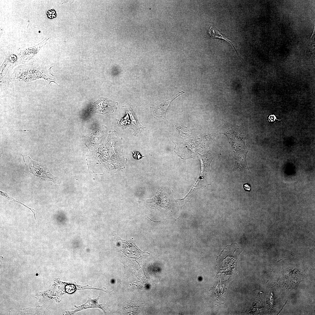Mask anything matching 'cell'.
Wrapping results in <instances>:
<instances>
[{
  "label": "cell",
  "instance_id": "6da1fadb",
  "mask_svg": "<svg viewBox=\"0 0 315 315\" xmlns=\"http://www.w3.org/2000/svg\"><path fill=\"white\" fill-rule=\"evenodd\" d=\"M48 68L46 63L38 58H34L29 61L20 65L16 67L12 74L10 81L27 82L43 79L49 82L55 83L60 86L55 81L58 76L52 74L51 68Z\"/></svg>",
  "mask_w": 315,
  "mask_h": 315
},
{
  "label": "cell",
  "instance_id": "7a4b0ae2",
  "mask_svg": "<svg viewBox=\"0 0 315 315\" xmlns=\"http://www.w3.org/2000/svg\"><path fill=\"white\" fill-rule=\"evenodd\" d=\"M22 155L26 167H29V172L34 175L41 178H48L55 183H61V181L52 175L46 167L32 160L28 155Z\"/></svg>",
  "mask_w": 315,
  "mask_h": 315
},
{
  "label": "cell",
  "instance_id": "3957f363",
  "mask_svg": "<svg viewBox=\"0 0 315 315\" xmlns=\"http://www.w3.org/2000/svg\"><path fill=\"white\" fill-rule=\"evenodd\" d=\"M118 104L117 102L107 98L102 97L94 103L92 110L94 113L102 114L113 113Z\"/></svg>",
  "mask_w": 315,
  "mask_h": 315
},
{
  "label": "cell",
  "instance_id": "277c9868",
  "mask_svg": "<svg viewBox=\"0 0 315 315\" xmlns=\"http://www.w3.org/2000/svg\"><path fill=\"white\" fill-rule=\"evenodd\" d=\"M49 38H46L41 42L33 47L19 48L20 52L18 55L22 64L34 59L41 48L46 44Z\"/></svg>",
  "mask_w": 315,
  "mask_h": 315
},
{
  "label": "cell",
  "instance_id": "5b68a950",
  "mask_svg": "<svg viewBox=\"0 0 315 315\" xmlns=\"http://www.w3.org/2000/svg\"><path fill=\"white\" fill-rule=\"evenodd\" d=\"M185 93L183 91L177 94L173 98L164 101L163 103L155 107L150 108L151 112L156 119H166V114L169 107L176 98Z\"/></svg>",
  "mask_w": 315,
  "mask_h": 315
},
{
  "label": "cell",
  "instance_id": "8992f818",
  "mask_svg": "<svg viewBox=\"0 0 315 315\" xmlns=\"http://www.w3.org/2000/svg\"><path fill=\"white\" fill-rule=\"evenodd\" d=\"M100 296H98L96 298L92 299L88 298L87 301L83 304L77 306L75 305L74 306L76 308V309L74 311H67V314L72 315L74 314L77 312L85 309L87 308L95 307L101 309L106 314L108 312V308L106 305H103L102 304L99 303L98 300Z\"/></svg>",
  "mask_w": 315,
  "mask_h": 315
},
{
  "label": "cell",
  "instance_id": "52a82bcc",
  "mask_svg": "<svg viewBox=\"0 0 315 315\" xmlns=\"http://www.w3.org/2000/svg\"><path fill=\"white\" fill-rule=\"evenodd\" d=\"M247 151L241 150L235 153V162L233 170H237L239 173L243 174L246 170L249 169L247 166L246 161V157Z\"/></svg>",
  "mask_w": 315,
  "mask_h": 315
},
{
  "label": "cell",
  "instance_id": "ba28073f",
  "mask_svg": "<svg viewBox=\"0 0 315 315\" xmlns=\"http://www.w3.org/2000/svg\"><path fill=\"white\" fill-rule=\"evenodd\" d=\"M209 37V38H216L221 39L230 43L235 50L239 58H240V57L238 55L236 50L235 45L233 43L234 41H232L227 39L226 36L225 34H222L220 31L212 24H211L210 26Z\"/></svg>",
  "mask_w": 315,
  "mask_h": 315
},
{
  "label": "cell",
  "instance_id": "9c48e42d",
  "mask_svg": "<svg viewBox=\"0 0 315 315\" xmlns=\"http://www.w3.org/2000/svg\"><path fill=\"white\" fill-rule=\"evenodd\" d=\"M0 192H1V194L2 195H3L4 196L6 197L7 198H8L9 199H10V200H13V201L18 202L19 203H20V204L23 205L27 207V208L29 209L32 211V212L33 213L34 216L35 218V220H36V216H35V210L34 209H31V208L29 207H28L27 206H26L24 204L20 202V201H19V200H15V199H14L13 198L11 197L10 196H9L6 193H5L4 192H3L1 191H0Z\"/></svg>",
  "mask_w": 315,
  "mask_h": 315
},
{
  "label": "cell",
  "instance_id": "30bf717a",
  "mask_svg": "<svg viewBox=\"0 0 315 315\" xmlns=\"http://www.w3.org/2000/svg\"><path fill=\"white\" fill-rule=\"evenodd\" d=\"M267 119L270 122H273L276 119V116L274 114H270L267 118Z\"/></svg>",
  "mask_w": 315,
  "mask_h": 315
},
{
  "label": "cell",
  "instance_id": "8fae6325",
  "mask_svg": "<svg viewBox=\"0 0 315 315\" xmlns=\"http://www.w3.org/2000/svg\"><path fill=\"white\" fill-rule=\"evenodd\" d=\"M243 188L244 190L247 191L249 192L251 190V186L248 183L244 184L243 185Z\"/></svg>",
  "mask_w": 315,
  "mask_h": 315
},
{
  "label": "cell",
  "instance_id": "7c38bea8",
  "mask_svg": "<svg viewBox=\"0 0 315 315\" xmlns=\"http://www.w3.org/2000/svg\"><path fill=\"white\" fill-rule=\"evenodd\" d=\"M146 216V217H147V218H148V219H150V220L151 221H153V222H160V221H153V220H151V219H150V218H148V216Z\"/></svg>",
  "mask_w": 315,
  "mask_h": 315
},
{
  "label": "cell",
  "instance_id": "4fadbf2b",
  "mask_svg": "<svg viewBox=\"0 0 315 315\" xmlns=\"http://www.w3.org/2000/svg\"><path fill=\"white\" fill-rule=\"evenodd\" d=\"M112 281H111V282H112V283H114V280H112Z\"/></svg>",
  "mask_w": 315,
  "mask_h": 315
}]
</instances>
